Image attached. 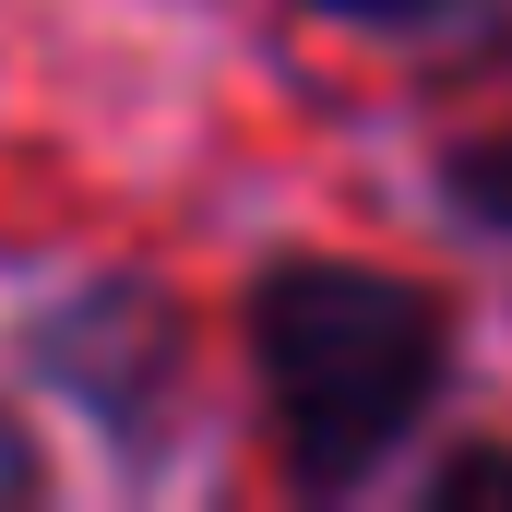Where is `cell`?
<instances>
[{
  "label": "cell",
  "mask_w": 512,
  "mask_h": 512,
  "mask_svg": "<svg viewBox=\"0 0 512 512\" xmlns=\"http://www.w3.org/2000/svg\"><path fill=\"white\" fill-rule=\"evenodd\" d=\"M251 334H262L274 441L310 489L370 477L441 382V310L405 274H370V262H286L262 286Z\"/></svg>",
  "instance_id": "obj_1"
},
{
  "label": "cell",
  "mask_w": 512,
  "mask_h": 512,
  "mask_svg": "<svg viewBox=\"0 0 512 512\" xmlns=\"http://www.w3.org/2000/svg\"><path fill=\"white\" fill-rule=\"evenodd\" d=\"M453 203H465L477 227H501V239H512V131H489V143L453 155Z\"/></svg>",
  "instance_id": "obj_2"
},
{
  "label": "cell",
  "mask_w": 512,
  "mask_h": 512,
  "mask_svg": "<svg viewBox=\"0 0 512 512\" xmlns=\"http://www.w3.org/2000/svg\"><path fill=\"white\" fill-rule=\"evenodd\" d=\"M465 489H477V501H512V465H501V453H477V465L441 477V501H465Z\"/></svg>",
  "instance_id": "obj_3"
},
{
  "label": "cell",
  "mask_w": 512,
  "mask_h": 512,
  "mask_svg": "<svg viewBox=\"0 0 512 512\" xmlns=\"http://www.w3.org/2000/svg\"><path fill=\"white\" fill-rule=\"evenodd\" d=\"M24 489H36V453H24V441L0 429V501H24Z\"/></svg>",
  "instance_id": "obj_4"
},
{
  "label": "cell",
  "mask_w": 512,
  "mask_h": 512,
  "mask_svg": "<svg viewBox=\"0 0 512 512\" xmlns=\"http://www.w3.org/2000/svg\"><path fill=\"white\" fill-rule=\"evenodd\" d=\"M322 12H429V0H322Z\"/></svg>",
  "instance_id": "obj_5"
}]
</instances>
